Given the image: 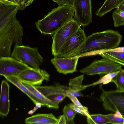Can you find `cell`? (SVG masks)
<instances>
[{
  "instance_id": "cb8c5ba5",
  "label": "cell",
  "mask_w": 124,
  "mask_h": 124,
  "mask_svg": "<svg viewBox=\"0 0 124 124\" xmlns=\"http://www.w3.org/2000/svg\"><path fill=\"white\" fill-rule=\"evenodd\" d=\"M116 76L113 78L112 82L116 85V89L124 91V70L121 68Z\"/></svg>"
},
{
  "instance_id": "9a60e30c",
  "label": "cell",
  "mask_w": 124,
  "mask_h": 124,
  "mask_svg": "<svg viewBox=\"0 0 124 124\" xmlns=\"http://www.w3.org/2000/svg\"><path fill=\"white\" fill-rule=\"evenodd\" d=\"M34 86L38 90L50 100L52 97L59 94L67 95L69 88V87L67 86L61 85L59 84L54 85Z\"/></svg>"
},
{
  "instance_id": "74e56055",
  "label": "cell",
  "mask_w": 124,
  "mask_h": 124,
  "mask_svg": "<svg viewBox=\"0 0 124 124\" xmlns=\"http://www.w3.org/2000/svg\"><path fill=\"white\" fill-rule=\"evenodd\" d=\"M123 124H124V122Z\"/></svg>"
},
{
  "instance_id": "ba28073f",
  "label": "cell",
  "mask_w": 124,
  "mask_h": 124,
  "mask_svg": "<svg viewBox=\"0 0 124 124\" xmlns=\"http://www.w3.org/2000/svg\"><path fill=\"white\" fill-rule=\"evenodd\" d=\"M30 67L27 64L10 56L0 57V75L18 77Z\"/></svg>"
},
{
  "instance_id": "7c38bea8",
  "label": "cell",
  "mask_w": 124,
  "mask_h": 124,
  "mask_svg": "<svg viewBox=\"0 0 124 124\" xmlns=\"http://www.w3.org/2000/svg\"><path fill=\"white\" fill-rule=\"evenodd\" d=\"M80 57L78 56L60 57H55L51 62L59 73L65 75L76 71Z\"/></svg>"
},
{
  "instance_id": "7a4b0ae2",
  "label": "cell",
  "mask_w": 124,
  "mask_h": 124,
  "mask_svg": "<svg viewBox=\"0 0 124 124\" xmlns=\"http://www.w3.org/2000/svg\"><path fill=\"white\" fill-rule=\"evenodd\" d=\"M122 38L119 31L112 30L93 33L86 36L84 42L78 49L65 57H81L99 55L106 50L118 47Z\"/></svg>"
},
{
  "instance_id": "277c9868",
  "label": "cell",
  "mask_w": 124,
  "mask_h": 124,
  "mask_svg": "<svg viewBox=\"0 0 124 124\" xmlns=\"http://www.w3.org/2000/svg\"><path fill=\"white\" fill-rule=\"evenodd\" d=\"M11 56L35 68H40L43 63V57L38 48L28 46L15 45Z\"/></svg>"
},
{
  "instance_id": "ffe728a7",
  "label": "cell",
  "mask_w": 124,
  "mask_h": 124,
  "mask_svg": "<svg viewBox=\"0 0 124 124\" xmlns=\"http://www.w3.org/2000/svg\"><path fill=\"white\" fill-rule=\"evenodd\" d=\"M99 55L124 66V52L108 51L102 53Z\"/></svg>"
},
{
  "instance_id": "6da1fadb",
  "label": "cell",
  "mask_w": 124,
  "mask_h": 124,
  "mask_svg": "<svg viewBox=\"0 0 124 124\" xmlns=\"http://www.w3.org/2000/svg\"><path fill=\"white\" fill-rule=\"evenodd\" d=\"M21 10L18 4L11 6L0 4V57L11 55L12 44L23 45V29L16 18Z\"/></svg>"
},
{
  "instance_id": "d4e9b609",
  "label": "cell",
  "mask_w": 124,
  "mask_h": 124,
  "mask_svg": "<svg viewBox=\"0 0 124 124\" xmlns=\"http://www.w3.org/2000/svg\"><path fill=\"white\" fill-rule=\"evenodd\" d=\"M62 111L67 119V124H74V118L77 113L68 105L64 106Z\"/></svg>"
},
{
  "instance_id": "5bb4252c",
  "label": "cell",
  "mask_w": 124,
  "mask_h": 124,
  "mask_svg": "<svg viewBox=\"0 0 124 124\" xmlns=\"http://www.w3.org/2000/svg\"><path fill=\"white\" fill-rule=\"evenodd\" d=\"M9 85L7 81L3 80L1 84L0 99V114L2 117L8 115L10 108Z\"/></svg>"
},
{
  "instance_id": "9c48e42d",
  "label": "cell",
  "mask_w": 124,
  "mask_h": 124,
  "mask_svg": "<svg viewBox=\"0 0 124 124\" xmlns=\"http://www.w3.org/2000/svg\"><path fill=\"white\" fill-rule=\"evenodd\" d=\"M74 18L83 28L92 21L91 0H76Z\"/></svg>"
},
{
  "instance_id": "8d00e7d4",
  "label": "cell",
  "mask_w": 124,
  "mask_h": 124,
  "mask_svg": "<svg viewBox=\"0 0 124 124\" xmlns=\"http://www.w3.org/2000/svg\"><path fill=\"white\" fill-rule=\"evenodd\" d=\"M34 0H30L29 3L30 6L31 5L33 2Z\"/></svg>"
},
{
  "instance_id": "2e32d148",
  "label": "cell",
  "mask_w": 124,
  "mask_h": 124,
  "mask_svg": "<svg viewBox=\"0 0 124 124\" xmlns=\"http://www.w3.org/2000/svg\"><path fill=\"white\" fill-rule=\"evenodd\" d=\"M58 119L52 113L37 114L26 118L27 124H56Z\"/></svg>"
},
{
  "instance_id": "4fadbf2b",
  "label": "cell",
  "mask_w": 124,
  "mask_h": 124,
  "mask_svg": "<svg viewBox=\"0 0 124 124\" xmlns=\"http://www.w3.org/2000/svg\"><path fill=\"white\" fill-rule=\"evenodd\" d=\"M4 77L6 80L13 84L24 93L36 106L39 104L49 108L48 105L45 102L37 97L34 95L22 83L18 77L7 76Z\"/></svg>"
},
{
  "instance_id": "30bf717a",
  "label": "cell",
  "mask_w": 124,
  "mask_h": 124,
  "mask_svg": "<svg viewBox=\"0 0 124 124\" xmlns=\"http://www.w3.org/2000/svg\"><path fill=\"white\" fill-rule=\"evenodd\" d=\"M50 77V75L45 70L30 67L18 76L21 81L34 86L40 85L44 80L48 81Z\"/></svg>"
},
{
  "instance_id": "8992f818",
  "label": "cell",
  "mask_w": 124,
  "mask_h": 124,
  "mask_svg": "<svg viewBox=\"0 0 124 124\" xmlns=\"http://www.w3.org/2000/svg\"><path fill=\"white\" fill-rule=\"evenodd\" d=\"M102 90L100 96L104 108L114 112L119 111L124 118V91H106L100 86Z\"/></svg>"
},
{
  "instance_id": "ac0fdd59",
  "label": "cell",
  "mask_w": 124,
  "mask_h": 124,
  "mask_svg": "<svg viewBox=\"0 0 124 124\" xmlns=\"http://www.w3.org/2000/svg\"><path fill=\"white\" fill-rule=\"evenodd\" d=\"M23 84L27 87L38 98L44 101L49 106V108L58 109L59 104L50 100L44 95L33 85L29 84L21 81Z\"/></svg>"
},
{
  "instance_id": "4dcf8cb0",
  "label": "cell",
  "mask_w": 124,
  "mask_h": 124,
  "mask_svg": "<svg viewBox=\"0 0 124 124\" xmlns=\"http://www.w3.org/2000/svg\"><path fill=\"white\" fill-rule=\"evenodd\" d=\"M0 3L7 6L18 4L14 0H0Z\"/></svg>"
},
{
  "instance_id": "e0dca14e",
  "label": "cell",
  "mask_w": 124,
  "mask_h": 124,
  "mask_svg": "<svg viewBox=\"0 0 124 124\" xmlns=\"http://www.w3.org/2000/svg\"><path fill=\"white\" fill-rule=\"evenodd\" d=\"M124 1V0H105L102 5L96 11L95 14L101 17L116 8Z\"/></svg>"
},
{
  "instance_id": "8fae6325",
  "label": "cell",
  "mask_w": 124,
  "mask_h": 124,
  "mask_svg": "<svg viewBox=\"0 0 124 124\" xmlns=\"http://www.w3.org/2000/svg\"><path fill=\"white\" fill-rule=\"evenodd\" d=\"M86 37L83 29L80 27L64 43L55 57H65L73 53L83 44Z\"/></svg>"
},
{
  "instance_id": "f1b7e54d",
  "label": "cell",
  "mask_w": 124,
  "mask_h": 124,
  "mask_svg": "<svg viewBox=\"0 0 124 124\" xmlns=\"http://www.w3.org/2000/svg\"><path fill=\"white\" fill-rule=\"evenodd\" d=\"M67 97L70 99L73 103L84 110L88 112V108L82 105L78 100L77 97L69 94H67Z\"/></svg>"
},
{
  "instance_id": "e575fe53",
  "label": "cell",
  "mask_w": 124,
  "mask_h": 124,
  "mask_svg": "<svg viewBox=\"0 0 124 124\" xmlns=\"http://www.w3.org/2000/svg\"><path fill=\"white\" fill-rule=\"evenodd\" d=\"M117 8L122 11H124V1L120 4Z\"/></svg>"
},
{
  "instance_id": "603a6c76",
  "label": "cell",
  "mask_w": 124,
  "mask_h": 124,
  "mask_svg": "<svg viewBox=\"0 0 124 124\" xmlns=\"http://www.w3.org/2000/svg\"><path fill=\"white\" fill-rule=\"evenodd\" d=\"M112 16L115 27L124 25V11L116 8L114 11Z\"/></svg>"
},
{
  "instance_id": "52a82bcc",
  "label": "cell",
  "mask_w": 124,
  "mask_h": 124,
  "mask_svg": "<svg viewBox=\"0 0 124 124\" xmlns=\"http://www.w3.org/2000/svg\"><path fill=\"white\" fill-rule=\"evenodd\" d=\"M122 65L106 58L95 60L89 65L80 71L81 73L89 75L106 74L115 72L121 68Z\"/></svg>"
},
{
  "instance_id": "7402d4cb",
  "label": "cell",
  "mask_w": 124,
  "mask_h": 124,
  "mask_svg": "<svg viewBox=\"0 0 124 124\" xmlns=\"http://www.w3.org/2000/svg\"><path fill=\"white\" fill-rule=\"evenodd\" d=\"M119 72V70L105 74L97 81L92 84L86 85V86L87 87L100 84H102V85L107 84L112 82V79L116 76Z\"/></svg>"
},
{
  "instance_id": "5b68a950",
  "label": "cell",
  "mask_w": 124,
  "mask_h": 124,
  "mask_svg": "<svg viewBox=\"0 0 124 124\" xmlns=\"http://www.w3.org/2000/svg\"><path fill=\"white\" fill-rule=\"evenodd\" d=\"M74 18L59 28L53 35L51 47L52 54L55 57L60 49L80 27Z\"/></svg>"
},
{
  "instance_id": "484cf974",
  "label": "cell",
  "mask_w": 124,
  "mask_h": 124,
  "mask_svg": "<svg viewBox=\"0 0 124 124\" xmlns=\"http://www.w3.org/2000/svg\"><path fill=\"white\" fill-rule=\"evenodd\" d=\"M109 119V123L115 124H123L124 118L122 115L118 113L105 115Z\"/></svg>"
},
{
  "instance_id": "d6a6232c",
  "label": "cell",
  "mask_w": 124,
  "mask_h": 124,
  "mask_svg": "<svg viewBox=\"0 0 124 124\" xmlns=\"http://www.w3.org/2000/svg\"><path fill=\"white\" fill-rule=\"evenodd\" d=\"M67 94H70L73 96L77 97H83V94L79 92L70 91L68 90Z\"/></svg>"
},
{
  "instance_id": "44dd1931",
  "label": "cell",
  "mask_w": 124,
  "mask_h": 124,
  "mask_svg": "<svg viewBox=\"0 0 124 124\" xmlns=\"http://www.w3.org/2000/svg\"><path fill=\"white\" fill-rule=\"evenodd\" d=\"M87 123L90 124H105L109 123V121L105 115L90 114L87 117Z\"/></svg>"
},
{
  "instance_id": "83f0119b",
  "label": "cell",
  "mask_w": 124,
  "mask_h": 124,
  "mask_svg": "<svg viewBox=\"0 0 124 124\" xmlns=\"http://www.w3.org/2000/svg\"><path fill=\"white\" fill-rule=\"evenodd\" d=\"M68 105L77 113H78L87 117L90 114L89 111H87L84 110L73 103L68 104Z\"/></svg>"
},
{
  "instance_id": "f546056e",
  "label": "cell",
  "mask_w": 124,
  "mask_h": 124,
  "mask_svg": "<svg viewBox=\"0 0 124 124\" xmlns=\"http://www.w3.org/2000/svg\"><path fill=\"white\" fill-rule=\"evenodd\" d=\"M57 119V121L56 124H67V119L64 114L59 116Z\"/></svg>"
},
{
  "instance_id": "d6986e66",
  "label": "cell",
  "mask_w": 124,
  "mask_h": 124,
  "mask_svg": "<svg viewBox=\"0 0 124 124\" xmlns=\"http://www.w3.org/2000/svg\"><path fill=\"white\" fill-rule=\"evenodd\" d=\"M84 78L83 74L70 80L68 90L79 92L87 88L86 85L82 84Z\"/></svg>"
},
{
  "instance_id": "d590c367",
  "label": "cell",
  "mask_w": 124,
  "mask_h": 124,
  "mask_svg": "<svg viewBox=\"0 0 124 124\" xmlns=\"http://www.w3.org/2000/svg\"><path fill=\"white\" fill-rule=\"evenodd\" d=\"M30 0H25V3L26 7L29 6V3Z\"/></svg>"
},
{
  "instance_id": "4316f807",
  "label": "cell",
  "mask_w": 124,
  "mask_h": 124,
  "mask_svg": "<svg viewBox=\"0 0 124 124\" xmlns=\"http://www.w3.org/2000/svg\"><path fill=\"white\" fill-rule=\"evenodd\" d=\"M58 6H68L74 8L76 0H52Z\"/></svg>"
},
{
  "instance_id": "836d02e7",
  "label": "cell",
  "mask_w": 124,
  "mask_h": 124,
  "mask_svg": "<svg viewBox=\"0 0 124 124\" xmlns=\"http://www.w3.org/2000/svg\"><path fill=\"white\" fill-rule=\"evenodd\" d=\"M108 51L124 52V46L117 47L113 49H108Z\"/></svg>"
},
{
  "instance_id": "3957f363",
  "label": "cell",
  "mask_w": 124,
  "mask_h": 124,
  "mask_svg": "<svg viewBox=\"0 0 124 124\" xmlns=\"http://www.w3.org/2000/svg\"><path fill=\"white\" fill-rule=\"evenodd\" d=\"M74 14L73 8L66 6H58L53 9L35 24L37 28L41 34L52 35L72 20Z\"/></svg>"
},
{
  "instance_id": "1f68e13d",
  "label": "cell",
  "mask_w": 124,
  "mask_h": 124,
  "mask_svg": "<svg viewBox=\"0 0 124 124\" xmlns=\"http://www.w3.org/2000/svg\"><path fill=\"white\" fill-rule=\"evenodd\" d=\"M17 4L19 5L21 10H23L26 7L25 0H14Z\"/></svg>"
}]
</instances>
